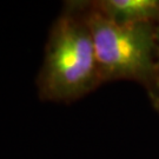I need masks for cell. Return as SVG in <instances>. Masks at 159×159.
<instances>
[{"label":"cell","instance_id":"obj_1","mask_svg":"<svg viewBox=\"0 0 159 159\" xmlns=\"http://www.w3.org/2000/svg\"><path fill=\"white\" fill-rule=\"evenodd\" d=\"M102 84L81 2L67 1L48 34L44 63L37 78L40 99L71 102Z\"/></svg>","mask_w":159,"mask_h":159},{"label":"cell","instance_id":"obj_2","mask_svg":"<svg viewBox=\"0 0 159 159\" xmlns=\"http://www.w3.org/2000/svg\"><path fill=\"white\" fill-rule=\"evenodd\" d=\"M90 27L102 83L131 80L148 91L157 61V24L118 25L105 18L92 1H80Z\"/></svg>","mask_w":159,"mask_h":159},{"label":"cell","instance_id":"obj_3","mask_svg":"<svg viewBox=\"0 0 159 159\" xmlns=\"http://www.w3.org/2000/svg\"><path fill=\"white\" fill-rule=\"evenodd\" d=\"M92 4L118 25L159 23V0H98Z\"/></svg>","mask_w":159,"mask_h":159},{"label":"cell","instance_id":"obj_4","mask_svg":"<svg viewBox=\"0 0 159 159\" xmlns=\"http://www.w3.org/2000/svg\"><path fill=\"white\" fill-rule=\"evenodd\" d=\"M150 100L154 107L159 111V23L157 27V61H156V74L152 86L148 90Z\"/></svg>","mask_w":159,"mask_h":159}]
</instances>
